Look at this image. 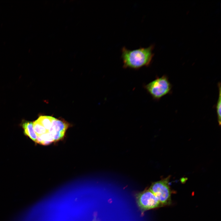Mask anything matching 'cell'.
I'll return each instance as SVG.
<instances>
[{
	"label": "cell",
	"instance_id": "obj_10",
	"mask_svg": "<svg viewBox=\"0 0 221 221\" xmlns=\"http://www.w3.org/2000/svg\"><path fill=\"white\" fill-rule=\"evenodd\" d=\"M33 127L37 136L44 134L48 131L37 120L33 122Z\"/></svg>",
	"mask_w": 221,
	"mask_h": 221
},
{
	"label": "cell",
	"instance_id": "obj_2",
	"mask_svg": "<svg viewBox=\"0 0 221 221\" xmlns=\"http://www.w3.org/2000/svg\"><path fill=\"white\" fill-rule=\"evenodd\" d=\"M144 87L147 92L156 100H159L172 92V84L168 77L165 75L161 77H157Z\"/></svg>",
	"mask_w": 221,
	"mask_h": 221
},
{
	"label": "cell",
	"instance_id": "obj_5",
	"mask_svg": "<svg viewBox=\"0 0 221 221\" xmlns=\"http://www.w3.org/2000/svg\"><path fill=\"white\" fill-rule=\"evenodd\" d=\"M69 126V124L64 121L53 118L52 122V126L48 132L52 135L56 133H65Z\"/></svg>",
	"mask_w": 221,
	"mask_h": 221
},
{
	"label": "cell",
	"instance_id": "obj_1",
	"mask_svg": "<svg viewBox=\"0 0 221 221\" xmlns=\"http://www.w3.org/2000/svg\"><path fill=\"white\" fill-rule=\"evenodd\" d=\"M154 45L147 47H140L139 48L131 50L126 47L121 48V58L123 64V67L137 70L144 67L149 66L151 64L154 53L153 51Z\"/></svg>",
	"mask_w": 221,
	"mask_h": 221
},
{
	"label": "cell",
	"instance_id": "obj_11",
	"mask_svg": "<svg viewBox=\"0 0 221 221\" xmlns=\"http://www.w3.org/2000/svg\"><path fill=\"white\" fill-rule=\"evenodd\" d=\"M95 215L96 214H95V215H94V218L92 221H99L97 220Z\"/></svg>",
	"mask_w": 221,
	"mask_h": 221
},
{
	"label": "cell",
	"instance_id": "obj_7",
	"mask_svg": "<svg viewBox=\"0 0 221 221\" xmlns=\"http://www.w3.org/2000/svg\"><path fill=\"white\" fill-rule=\"evenodd\" d=\"M54 142L51 134L47 132L41 135L37 136L35 142L41 145H47Z\"/></svg>",
	"mask_w": 221,
	"mask_h": 221
},
{
	"label": "cell",
	"instance_id": "obj_4",
	"mask_svg": "<svg viewBox=\"0 0 221 221\" xmlns=\"http://www.w3.org/2000/svg\"><path fill=\"white\" fill-rule=\"evenodd\" d=\"M135 198L142 215L147 211L163 206L149 189L136 194Z\"/></svg>",
	"mask_w": 221,
	"mask_h": 221
},
{
	"label": "cell",
	"instance_id": "obj_9",
	"mask_svg": "<svg viewBox=\"0 0 221 221\" xmlns=\"http://www.w3.org/2000/svg\"><path fill=\"white\" fill-rule=\"evenodd\" d=\"M219 89V96L216 105V110L217 115V120L219 126L221 125V84L218 83Z\"/></svg>",
	"mask_w": 221,
	"mask_h": 221
},
{
	"label": "cell",
	"instance_id": "obj_3",
	"mask_svg": "<svg viewBox=\"0 0 221 221\" xmlns=\"http://www.w3.org/2000/svg\"><path fill=\"white\" fill-rule=\"evenodd\" d=\"M169 177L168 176L158 181L154 182L149 189L163 206L171 203L172 191L169 184Z\"/></svg>",
	"mask_w": 221,
	"mask_h": 221
},
{
	"label": "cell",
	"instance_id": "obj_6",
	"mask_svg": "<svg viewBox=\"0 0 221 221\" xmlns=\"http://www.w3.org/2000/svg\"><path fill=\"white\" fill-rule=\"evenodd\" d=\"M21 126L24 129V134L36 142L37 135L33 129V122L23 120L21 123Z\"/></svg>",
	"mask_w": 221,
	"mask_h": 221
},
{
	"label": "cell",
	"instance_id": "obj_8",
	"mask_svg": "<svg viewBox=\"0 0 221 221\" xmlns=\"http://www.w3.org/2000/svg\"><path fill=\"white\" fill-rule=\"evenodd\" d=\"M53 118L50 116H41L37 120L48 131L51 127Z\"/></svg>",
	"mask_w": 221,
	"mask_h": 221
},
{
	"label": "cell",
	"instance_id": "obj_12",
	"mask_svg": "<svg viewBox=\"0 0 221 221\" xmlns=\"http://www.w3.org/2000/svg\"></svg>",
	"mask_w": 221,
	"mask_h": 221
}]
</instances>
